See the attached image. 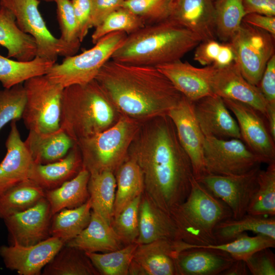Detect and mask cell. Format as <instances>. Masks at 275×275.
<instances>
[{"instance_id": "cell-31", "label": "cell", "mask_w": 275, "mask_h": 275, "mask_svg": "<svg viewBox=\"0 0 275 275\" xmlns=\"http://www.w3.org/2000/svg\"><path fill=\"white\" fill-rule=\"evenodd\" d=\"M116 188L114 204L113 218L144 190L142 171L132 159H127L115 173Z\"/></svg>"}, {"instance_id": "cell-33", "label": "cell", "mask_w": 275, "mask_h": 275, "mask_svg": "<svg viewBox=\"0 0 275 275\" xmlns=\"http://www.w3.org/2000/svg\"><path fill=\"white\" fill-rule=\"evenodd\" d=\"M91 212L90 199L78 207L59 211L52 216L50 236L59 238L65 244L88 226Z\"/></svg>"}, {"instance_id": "cell-43", "label": "cell", "mask_w": 275, "mask_h": 275, "mask_svg": "<svg viewBox=\"0 0 275 275\" xmlns=\"http://www.w3.org/2000/svg\"><path fill=\"white\" fill-rule=\"evenodd\" d=\"M141 196L131 201L112 222V228L124 246L136 242L138 237Z\"/></svg>"}, {"instance_id": "cell-38", "label": "cell", "mask_w": 275, "mask_h": 275, "mask_svg": "<svg viewBox=\"0 0 275 275\" xmlns=\"http://www.w3.org/2000/svg\"><path fill=\"white\" fill-rule=\"evenodd\" d=\"M138 245L135 242L108 252L85 253L100 274L128 275Z\"/></svg>"}, {"instance_id": "cell-55", "label": "cell", "mask_w": 275, "mask_h": 275, "mask_svg": "<svg viewBox=\"0 0 275 275\" xmlns=\"http://www.w3.org/2000/svg\"><path fill=\"white\" fill-rule=\"evenodd\" d=\"M39 1H45V2H54L55 0H39Z\"/></svg>"}, {"instance_id": "cell-53", "label": "cell", "mask_w": 275, "mask_h": 275, "mask_svg": "<svg viewBox=\"0 0 275 275\" xmlns=\"http://www.w3.org/2000/svg\"><path fill=\"white\" fill-rule=\"evenodd\" d=\"M249 273L245 261L235 260L230 267L221 275H247Z\"/></svg>"}, {"instance_id": "cell-12", "label": "cell", "mask_w": 275, "mask_h": 275, "mask_svg": "<svg viewBox=\"0 0 275 275\" xmlns=\"http://www.w3.org/2000/svg\"><path fill=\"white\" fill-rule=\"evenodd\" d=\"M261 170L259 166L240 175L206 174L196 180L229 207L232 218L238 219L247 213L249 204L258 188Z\"/></svg>"}, {"instance_id": "cell-52", "label": "cell", "mask_w": 275, "mask_h": 275, "mask_svg": "<svg viewBox=\"0 0 275 275\" xmlns=\"http://www.w3.org/2000/svg\"><path fill=\"white\" fill-rule=\"evenodd\" d=\"M242 21L258 29L265 31L275 37V17L256 13L245 15Z\"/></svg>"}, {"instance_id": "cell-4", "label": "cell", "mask_w": 275, "mask_h": 275, "mask_svg": "<svg viewBox=\"0 0 275 275\" xmlns=\"http://www.w3.org/2000/svg\"><path fill=\"white\" fill-rule=\"evenodd\" d=\"M119 113L95 79L64 89L60 128L76 143L113 125Z\"/></svg>"}, {"instance_id": "cell-3", "label": "cell", "mask_w": 275, "mask_h": 275, "mask_svg": "<svg viewBox=\"0 0 275 275\" xmlns=\"http://www.w3.org/2000/svg\"><path fill=\"white\" fill-rule=\"evenodd\" d=\"M201 42L191 31L168 18L127 35L111 59L156 67L181 60Z\"/></svg>"}, {"instance_id": "cell-23", "label": "cell", "mask_w": 275, "mask_h": 275, "mask_svg": "<svg viewBox=\"0 0 275 275\" xmlns=\"http://www.w3.org/2000/svg\"><path fill=\"white\" fill-rule=\"evenodd\" d=\"M169 18L191 31L201 42L216 39L212 0H171Z\"/></svg>"}, {"instance_id": "cell-45", "label": "cell", "mask_w": 275, "mask_h": 275, "mask_svg": "<svg viewBox=\"0 0 275 275\" xmlns=\"http://www.w3.org/2000/svg\"><path fill=\"white\" fill-rule=\"evenodd\" d=\"M170 3L171 0H125L123 7L141 18L146 25L168 19Z\"/></svg>"}, {"instance_id": "cell-29", "label": "cell", "mask_w": 275, "mask_h": 275, "mask_svg": "<svg viewBox=\"0 0 275 275\" xmlns=\"http://www.w3.org/2000/svg\"><path fill=\"white\" fill-rule=\"evenodd\" d=\"M247 231L261 234L275 239L274 216L246 213L241 217L223 220L216 226L214 235L216 244L230 242Z\"/></svg>"}, {"instance_id": "cell-49", "label": "cell", "mask_w": 275, "mask_h": 275, "mask_svg": "<svg viewBox=\"0 0 275 275\" xmlns=\"http://www.w3.org/2000/svg\"><path fill=\"white\" fill-rule=\"evenodd\" d=\"M258 87L267 104L275 105V54L268 62Z\"/></svg>"}, {"instance_id": "cell-22", "label": "cell", "mask_w": 275, "mask_h": 275, "mask_svg": "<svg viewBox=\"0 0 275 275\" xmlns=\"http://www.w3.org/2000/svg\"><path fill=\"white\" fill-rule=\"evenodd\" d=\"M6 155L0 162V194L9 188L29 179L34 163L24 141H22L16 121L11 122L10 130L6 141Z\"/></svg>"}, {"instance_id": "cell-50", "label": "cell", "mask_w": 275, "mask_h": 275, "mask_svg": "<svg viewBox=\"0 0 275 275\" xmlns=\"http://www.w3.org/2000/svg\"><path fill=\"white\" fill-rule=\"evenodd\" d=\"M71 1L77 22L79 40L81 42L90 29V20L91 10L90 0H72Z\"/></svg>"}, {"instance_id": "cell-35", "label": "cell", "mask_w": 275, "mask_h": 275, "mask_svg": "<svg viewBox=\"0 0 275 275\" xmlns=\"http://www.w3.org/2000/svg\"><path fill=\"white\" fill-rule=\"evenodd\" d=\"M43 275L100 274L85 253L64 245L44 267Z\"/></svg>"}, {"instance_id": "cell-13", "label": "cell", "mask_w": 275, "mask_h": 275, "mask_svg": "<svg viewBox=\"0 0 275 275\" xmlns=\"http://www.w3.org/2000/svg\"><path fill=\"white\" fill-rule=\"evenodd\" d=\"M223 100L236 118L242 141L264 163L275 162V141L270 134L264 116L246 104L228 99Z\"/></svg>"}, {"instance_id": "cell-14", "label": "cell", "mask_w": 275, "mask_h": 275, "mask_svg": "<svg viewBox=\"0 0 275 275\" xmlns=\"http://www.w3.org/2000/svg\"><path fill=\"white\" fill-rule=\"evenodd\" d=\"M167 116L173 122L179 142L190 160L194 177L198 179L207 174L203 157L205 136L196 118L193 102L183 96Z\"/></svg>"}, {"instance_id": "cell-28", "label": "cell", "mask_w": 275, "mask_h": 275, "mask_svg": "<svg viewBox=\"0 0 275 275\" xmlns=\"http://www.w3.org/2000/svg\"><path fill=\"white\" fill-rule=\"evenodd\" d=\"M0 45L7 49V58L29 61L37 56L35 39L18 26L13 13L0 6Z\"/></svg>"}, {"instance_id": "cell-19", "label": "cell", "mask_w": 275, "mask_h": 275, "mask_svg": "<svg viewBox=\"0 0 275 275\" xmlns=\"http://www.w3.org/2000/svg\"><path fill=\"white\" fill-rule=\"evenodd\" d=\"M211 89L214 94L223 99L251 106L266 119L267 103L260 89L244 78L235 62L217 69L212 80Z\"/></svg>"}, {"instance_id": "cell-1", "label": "cell", "mask_w": 275, "mask_h": 275, "mask_svg": "<svg viewBox=\"0 0 275 275\" xmlns=\"http://www.w3.org/2000/svg\"><path fill=\"white\" fill-rule=\"evenodd\" d=\"M131 143L128 157L143 175L145 194L170 214L187 197L194 174L190 160L168 116L157 117Z\"/></svg>"}, {"instance_id": "cell-42", "label": "cell", "mask_w": 275, "mask_h": 275, "mask_svg": "<svg viewBox=\"0 0 275 275\" xmlns=\"http://www.w3.org/2000/svg\"><path fill=\"white\" fill-rule=\"evenodd\" d=\"M194 60L201 65H212L217 68L235 62V54L230 43L216 39L201 42L195 48Z\"/></svg>"}, {"instance_id": "cell-24", "label": "cell", "mask_w": 275, "mask_h": 275, "mask_svg": "<svg viewBox=\"0 0 275 275\" xmlns=\"http://www.w3.org/2000/svg\"><path fill=\"white\" fill-rule=\"evenodd\" d=\"M139 228L136 241L139 244L160 239L181 240L177 227L171 215L144 193L139 205Z\"/></svg>"}, {"instance_id": "cell-36", "label": "cell", "mask_w": 275, "mask_h": 275, "mask_svg": "<svg viewBox=\"0 0 275 275\" xmlns=\"http://www.w3.org/2000/svg\"><path fill=\"white\" fill-rule=\"evenodd\" d=\"M45 197V190L31 179L25 180L0 194V218L25 210Z\"/></svg>"}, {"instance_id": "cell-37", "label": "cell", "mask_w": 275, "mask_h": 275, "mask_svg": "<svg viewBox=\"0 0 275 275\" xmlns=\"http://www.w3.org/2000/svg\"><path fill=\"white\" fill-rule=\"evenodd\" d=\"M214 7L216 37L228 42L239 28L245 15L242 0H217Z\"/></svg>"}, {"instance_id": "cell-21", "label": "cell", "mask_w": 275, "mask_h": 275, "mask_svg": "<svg viewBox=\"0 0 275 275\" xmlns=\"http://www.w3.org/2000/svg\"><path fill=\"white\" fill-rule=\"evenodd\" d=\"M177 246L180 252L176 258L177 275H221L235 260L225 252L181 240Z\"/></svg>"}, {"instance_id": "cell-40", "label": "cell", "mask_w": 275, "mask_h": 275, "mask_svg": "<svg viewBox=\"0 0 275 275\" xmlns=\"http://www.w3.org/2000/svg\"><path fill=\"white\" fill-rule=\"evenodd\" d=\"M198 246L221 250L228 253L235 260L245 261L259 250L274 248L275 239L261 234L250 236L245 232L228 242Z\"/></svg>"}, {"instance_id": "cell-16", "label": "cell", "mask_w": 275, "mask_h": 275, "mask_svg": "<svg viewBox=\"0 0 275 275\" xmlns=\"http://www.w3.org/2000/svg\"><path fill=\"white\" fill-rule=\"evenodd\" d=\"M52 215L45 197L33 206L11 214L4 221L11 244H35L50 237Z\"/></svg>"}, {"instance_id": "cell-17", "label": "cell", "mask_w": 275, "mask_h": 275, "mask_svg": "<svg viewBox=\"0 0 275 275\" xmlns=\"http://www.w3.org/2000/svg\"><path fill=\"white\" fill-rule=\"evenodd\" d=\"M156 67L183 96L193 102L213 94L211 82L217 68L212 65L198 68L179 60Z\"/></svg>"}, {"instance_id": "cell-34", "label": "cell", "mask_w": 275, "mask_h": 275, "mask_svg": "<svg viewBox=\"0 0 275 275\" xmlns=\"http://www.w3.org/2000/svg\"><path fill=\"white\" fill-rule=\"evenodd\" d=\"M55 63L37 56L31 61H19L0 54V82L4 88L22 84L30 78L46 74Z\"/></svg>"}, {"instance_id": "cell-2", "label": "cell", "mask_w": 275, "mask_h": 275, "mask_svg": "<svg viewBox=\"0 0 275 275\" xmlns=\"http://www.w3.org/2000/svg\"><path fill=\"white\" fill-rule=\"evenodd\" d=\"M95 79L119 113L138 121L167 116L183 96L155 66L108 60Z\"/></svg>"}, {"instance_id": "cell-11", "label": "cell", "mask_w": 275, "mask_h": 275, "mask_svg": "<svg viewBox=\"0 0 275 275\" xmlns=\"http://www.w3.org/2000/svg\"><path fill=\"white\" fill-rule=\"evenodd\" d=\"M203 157L207 174L222 176L244 174L264 163L238 139L205 137Z\"/></svg>"}, {"instance_id": "cell-48", "label": "cell", "mask_w": 275, "mask_h": 275, "mask_svg": "<svg viewBox=\"0 0 275 275\" xmlns=\"http://www.w3.org/2000/svg\"><path fill=\"white\" fill-rule=\"evenodd\" d=\"M125 0H90V28H96L112 12L121 8Z\"/></svg>"}, {"instance_id": "cell-32", "label": "cell", "mask_w": 275, "mask_h": 275, "mask_svg": "<svg viewBox=\"0 0 275 275\" xmlns=\"http://www.w3.org/2000/svg\"><path fill=\"white\" fill-rule=\"evenodd\" d=\"M90 174L88 188L92 211L111 225L116 189L115 175L107 171Z\"/></svg>"}, {"instance_id": "cell-26", "label": "cell", "mask_w": 275, "mask_h": 275, "mask_svg": "<svg viewBox=\"0 0 275 275\" xmlns=\"http://www.w3.org/2000/svg\"><path fill=\"white\" fill-rule=\"evenodd\" d=\"M65 245L90 253L108 252L124 246L111 225L93 211L88 226Z\"/></svg>"}, {"instance_id": "cell-30", "label": "cell", "mask_w": 275, "mask_h": 275, "mask_svg": "<svg viewBox=\"0 0 275 275\" xmlns=\"http://www.w3.org/2000/svg\"><path fill=\"white\" fill-rule=\"evenodd\" d=\"M90 174L83 167L72 179L59 187L45 190L51 215L67 208L78 207L86 202L90 195L88 188Z\"/></svg>"}, {"instance_id": "cell-5", "label": "cell", "mask_w": 275, "mask_h": 275, "mask_svg": "<svg viewBox=\"0 0 275 275\" xmlns=\"http://www.w3.org/2000/svg\"><path fill=\"white\" fill-rule=\"evenodd\" d=\"M180 239L190 244H216L217 224L232 217L229 207L194 177L186 199L170 213Z\"/></svg>"}, {"instance_id": "cell-46", "label": "cell", "mask_w": 275, "mask_h": 275, "mask_svg": "<svg viewBox=\"0 0 275 275\" xmlns=\"http://www.w3.org/2000/svg\"><path fill=\"white\" fill-rule=\"evenodd\" d=\"M57 18L61 32L60 39L76 51L81 42L77 22L70 0H55Z\"/></svg>"}, {"instance_id": "cell-44", "label": "cell", "mask_w": 275, "mask_h": 275, "mask_svg": "<svg viewBox=\"0 0 275 275\" xmlns=\"http://www.w3.org/2000/svg\"><path fill=\"white\" fill-rule=\"evenodd\" d=\"M25 101L23 83L0 89V131L8 123L22 118Z\"/></svg>"}, {"instance_id": "cell-39", "label": "cell", "mask_w": 275, "mask_h": 275, "mask_svg": "<svg viewBox=\"0 0 275 275\" xmlns=\"http://www.w3.org/2000/svg\"><path fill=\"white\" fill-rule=\"evenodd\" d=\"M260 171L258 186L248 208L247 213L275 216V162Z\"/></svg>"}, {"instance_id": "cell-6", "label": "cell", "mask_w": 275, "mask_h": 275, "mask_svg": "<svg viewBox=\"0 0 275 275\" xmlns=\"http://www.w3.org/2000/svg\"><path fill=\"white\" fill-rule=\"evenodd\" d=\"M138 121L121 115L111 126L75 144L82 167L90 173L110 171L114 174L127 159L129 147L140 130Z\"/></svg>"}, {"instance_id": "cell-41", "label": "cell", "mask_w": 275, "mask_h": 275, "mask_svg": "<svg viewBox=\"0 0 275 275\" xmlns=\"http://www.w3.org/2000/svg\"><path fill=\"white\" fill-rule=\"evenodd\" d=\"M145 25L141 18L122 7L112 12L95 28L92 42L95 44L104 36L116 32H124L128 35Z\"/></svg>"}, {"instance_id": "cell-9", "label": "cell", "mask_w": 275, "mask_h": 275, "mask_svg": "<svg viewBox=\"0 0 275 275\" xmlns=\"http://www.w3.org/2000/svg\"><path fill=\"white\" fill-rule=\"evenodd\" d=\"M275 37L244 22L229 42L244 78L259 86L266 66L274 54Z\"/></svg>"}, {"instance_id": "cell-27", "label": "cell", "mask_w": 275, "mask_h": 275, "mask_svg": "<svg viewBox=\"0 0 275 275\" xmlns=\"http://www.w3.org/2000/svg\"><path fill=\"white\" fill-rule=\"evenodd\" d=\"M24 143L34 163L38 164H46L62 158L75 144L61 128L48 133L29 131Z\"/></svg>"}, {"instance_id": "cell-54", "label": "cell", "mask_w": 275, "mask_h": 275, "mask_svg": "<svg viewBox=\"0 0 275 275\" xmlns=\"http://www.w3.org/2000/svg\"><path fill=\"white\" fill-rule=\"evenodd\" d=\"M266 120L270 134L275 141V105L267 104Z\"/></svg>"}, {"instance_id": "cell-18", "label": "cell", "mask_w": 275, "mask_h": 275, "mask_svg": "<svg viewBox=\"0 0 275 275\" xmlns=\"http://www.w3.org/2000/svg\"><path fill=\"white\" fill-rule=\"evenodd\" d=\"M177 240L160 239L139 244L129 267L130 275H177Z\"/></svg>"}, {"instance_id": "cell-25", "label": "cell", "mask_w": 275, "mask_h": 275, "mask_svg": "<svg viewBox=\"0 0 275 275\" xmlns=\"http://www.w3.org/2000/svg\"><path fill=\"white\" fill-rule=\"evenodd\" d=\"M82 167V161L75 143L62 158L46 164L33 163L29 179L45 190L57 188L75 176Z\"/></svg>"}, {"instance_id": "cell-15", "label": "cell", "mask_w": 275, "mask_h": 275, "mask_svg": "<svg viewBox=\"0 0 275 275\" xmlns=\"http://www.w3.org/2000/svg\"><path fill=\"white\" fill-rule=\"evenodd\" d=\"M64 245L59 238L50 236L31 245H2L0 256L7 268L20 275H39Z\"/></svg>"}, {"instance_id": "cell-47", "label": "cell", "mask_w": 275, "mask_h": 275, "mask_svg": "<svg viewBox=\"0 0 275 275\" xmlns=\"http://www.w3.org/2000/svg\"><path fill=\"white\" fill-rule=\"evenodd\" d=\"M245 262L251 274H275V255L270 248L255 252Z\"/></svg>"}, {"instance_id": "cell-51", "label": "cell", "mask_w": 275, "mask_h": 275, "mask_svg": "<svg viewBox=\"0 0 275 275\" xmlns=\"http://www.w3.org/2000/svg\"><path fill=\"white\" fill-rule=\"evenodd\" d=\"M245 15L256 13L275 16V0H242Z\"/></svg>"}, {"instance_id": "cell-7", "label": "cell", "mask_w": 275, "mask_h": 275, "mask_svg": "<svg viewBox=\"0 0 275 275\" xmlns=\"http://www.w3.org/2000/svg\"><path fill=\"white\" fill-rule=\"evenodd\" d=\"M127 36L124 32L109 34L90 49L79 54L65 57L60 64L55 63L45 75L50 80L64 88L86 84L95 79L102 67L111 59Z\"/></svg>"}, {"instance_id": "cell-8", "label": "cell", "mask_w": 275, "mask_h": 275, "mask_svg": "<svg viewBox=\"0 0 275 275\" xmlns=\"http://www.w3.org/2000/svg\"><path fill=\"white\" fill-rule=\"evenodd\" d=\"M23 85L26 101L21 118L26 128L38 133L59 130L64 88L46 75L30 78Z\"/></svg>"}, {"instance_id": "cell-20", "label": "cell", "mask_w": 275, "mask_h": 275, "mask_svg": "<svg viewBox=\"0 0 275 275\" xmlns=\"http://www.w3.org/2000/svg\"><path fill=\"white\" fill-rule=\"evenodd\" d=\"M193 103L196 118L205 137L241 140L237 122L222 97L213 94Z\"/></svg>"}, {"instance_id": "cell-10", "label": "cell", "mask_w": 275, "mask_h": 275, "mask_svg": "<svg viewBox=\"0 0 275 275\" xmlns=\"http://www.w3.org/2000/svg\"><path fill=\"white\" fill-rule=\"evenodd\" d=\"M39 0H0V6L9 9L19 28L31 35L37 45V56L56 62L59 56L67 57L77 52L48 29L38 7Z\"/></svg>"}]
</instances>
